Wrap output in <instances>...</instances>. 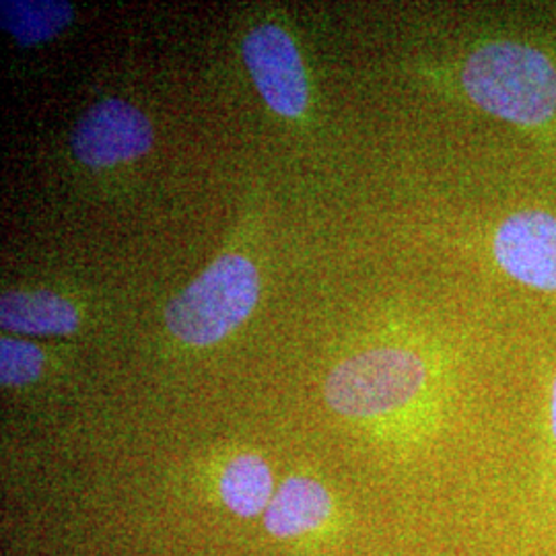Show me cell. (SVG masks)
<instances>
[{
	"mask_svg": "<svg viewBox=\"0 0 556 556\" xmlns=\"http://www.w3.org/2000/svg\"><path fill=\"white\" fill-rule=\"evenodd\" d=\"M462 83L478 108L511 124L540 126L556 114V66L532 46H480L466 60Z\"/></svg>",
	"mask_w": 556,
	"mask_h": 556,
	"instance_id": "obj_1",
	"label": "cell"
},
{
	"mask_svg": "<svg viewBox=\"0 0 556 556\" xmlns=\"http://www.w3.org/2000/svg\"><path fill=\"white\" fill-rule=\"evenodd\" d=\"M256 266L239 254L215 260L165 307V324L186 344L208 346L239 328L258 305Z\"/></svg>",
	"mask_w": 556,
	"mask_h": 556,
	"instance_id": "obj_2",
	"label": "cell"
},
{
	"mask_svg": "<svg viewBox=\"0 0 556 556\" xmlns=\"http://www.w3.org/2000/svg\"><path fill=\"white\" fill-rule=\"evenodd\" d=\"M425 381L427 367L417 353L381 346L338 363L324 394L338 415L374 418L406 406Z\"/></svg>",
	"mask_w": 556,
	"mask_h": 556,
	"instance_id": "obj_3",
	"label": "cell"
},
{
	"mask_svg": "<svg viewBox=\"0 0 556 556\" xmlns=\"http://www.w3.org/2000/svg\"><path fill=\"white\" fill-rule=\"evenodd\" d=\"M241 52L266 105L278 116L299 118L309 101V85L293 38L275 23H264L243 38Z\"/></svg>",
	"mask_w": 556,
	"mask_h": 556,
	"instance_id": "obj_4",
	"label": "cell"
},
{
	"mask_svg": "<svg viewBox=\"0 0 556 556\" xmlns=\"http://www.w3.org/2000/svg\"><path fill=\"white\" fill-rule=\"evenodd\" d=\"M153 126L137 105L128 101L103 100L80 116L71 149L89 167H110L142 157L153 147Z\"/></svg>",
	"mask_w": 556,
	"mask_h": 556,
	"instance_id": "obj_5",
	"label": "cell"
},
{
	"mask_svg": "<svg viewBox=\"0 0 556 556\" xmlns=\"http://www.w3.org/2000/svg\"><path fill=\"white\" fill-rule=\"evenodd\" d=\"M493 252L498 266L538 291H556V217L521 211L498 225Z\"/></svg>",
	"mask_w": 556,
	"mask_h": 556,
	"instance_id": "obj_6",
	"label": "cell"
},
{
	"mask_svg": "<svg viewBox=\"0 0 556 556\" xmlns=\"http://www.w3.org/2000/svg\"><path fill=\"white\" fill-rule=\"evenodd\" d=\"M332 514V497L314 478L293 477L280 484L264 511L266 530L277 538H295L318 530Z\"/></svg>",
	"mask_w": 556,
	"mask_h": 556,
	"instance_id": "obj_7",
	"label": "cell"
},
{
	"mask_svg": "<svg viewBox=\"0 0 556 556\" xmlns=\"http://www.w3.org/2000/svg\"><path fill=\"white\" fill-rule=\"evenodd\" d=\"M0 324L27 337H66L79 328V312L52 291H11L0 299Z\"/></svg>",
	"mask_w": 556,
	"mask_h": 556,
	"instance_id": "obj_8",
	"label": "cell"
},
{
	"mask_svg": "<svg viewBox=\"0 0 556 556\" xmlns=\"http://www.w3.org/2000/svg\"><path fill=\"white\" fill-rule=\"evenodd\" d=\"M75 20L71 2L64 0H2L0 23L21 46H36L59 36Z\"/></svg>",
	"mask_w": 556,
	"mask_h": 556,
	"instance_id": "obj_9",
	"label": "cell"
},
{
	"mask_svg": "<svg viewBox=\"0 0 556 556\" xmlns=\"http://www.w3.org/2000/svg\"><path fill=\"white\" fill-rule=\"evenodd\" d=\"M223 503L239 517H254L266 511L273 501V472L260 456L233 457L220 475Z\"/></svg>",
	"mask_w": 556,
	"mask_h": 556,
	"instance_id": "obj_10",
	"label": "cell"
},
{
	"mask_svg": "<svg viewBox=\"0 0 556 556\" xmlns=\"http://www.w3.org/2000/svg\"><path fill=\"white\" fill-rule=\"evenodd\" d=\"M43 353L17 338H0V381L4 388H21L40 378Z\"/></svg>",
	"mask_w": 556,
	"mask_h": 556,
	"instance_id": "obj_11",
	"label": "cell"
},
{
	"mask_svg": "<svg viewBox=\"0 0 556 556\" xmlns=\"http://www.w3.org/2000/svg\"><path fill=\"white\" fill-rule=\"evenodd\" d=\"M551 431L556 439V379L553 386V397H551Z\"/></svg>",
	"mask_w": 556,
	"mask_h": 556,
	"instance_id": "obj_12",
	"label": "cell"
}]
</instances>
